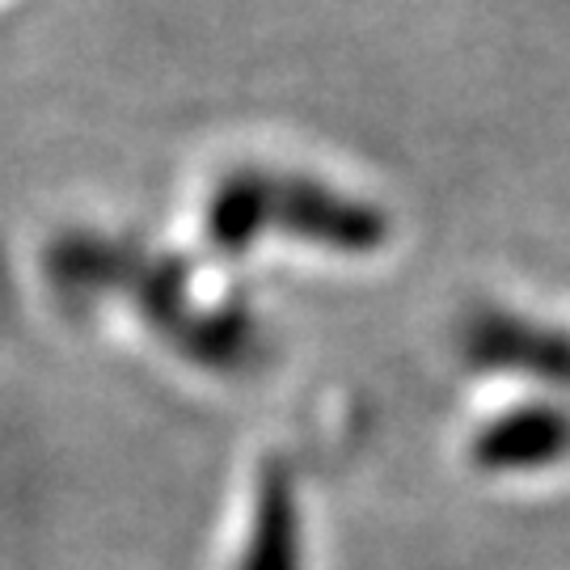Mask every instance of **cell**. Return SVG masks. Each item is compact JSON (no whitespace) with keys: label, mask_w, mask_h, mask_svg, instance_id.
I'll return each instance as SVG.
<instances>
[{"label":"cell","mask_w":570,"mask_h":570,"mask_svg":"<svg viewBox=\"0 0 570 570\" xmlns=\"http://www.w3.org/2000/svg\"><path fill=\"white\" fill-rule=\"evenodd\" d=\"M570 428L553 414V410H515V419L499 423L482 440V452H487L494 465H541L562 452Z\"/></svg>","instance_id":"1"}]
</instances>
